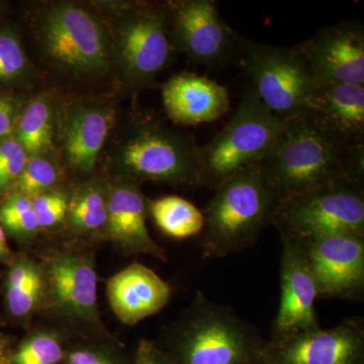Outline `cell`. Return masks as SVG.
<instances>
[{
  "mask_svg": "<svg viewBox=\"0 0 364 364\" xmlns=\"http://www.w3.org/2000/svg\"><path fill=\"white\" fill-rule=\"evenodd\" d=\"M363 138H344L305 112L286 119L259 168L282 202L337 182L363 186Z\"/></svg>",
  "mask_w": 364,
  "mask_h": 364,
  "instance_id": "obj_1",
  "label": "cell"
},
{
  "mask_svg": "<svg viewBox=\"0 0 364 364\" xmlns=\"http://www.w3.org/2000/svg\"><path fill=\"white\" fill-rule=\"evenodd\" d=\"M165 336L172 364H265L268 342L258 330L200 291Z\"/></svg>",
  "mask_w": 364,
  "mask_h": 364,
  "instance_id": "obj_2",
  "label": "cell"
},
{
  "mask_svg": "<svg viewBox=\"0 0 364 364\" xmlns=\"http://www.w3.org/2000/svg\"><path fill=\"white\" fill-rule=\"evenodd\" d=\"M280 200L258 166L242 170L215 189L203 215L200 244L205 257L241 252L273 225Z\"/></svg>",
  "mask_w": 364,
  "mask_h": 364,
  "instance_id": "obj_3",
  "label": "cell"
},
{
  "mask_svg": "<svg viewBox=\"0 0 364 364\" xmlns=\"http://www.w3.org/2000/svg\"><path fill=\"white\" fill-rule=\"evenodd\" d=\"M252 88L233 117L207 145L200 147V184L215 189L242 170L258 166L274 147L284 128Z\"/></svg>",
  "mask_w": 364,
  "mask_h": 364,
  "instance_id": "obj_4",
  "label": "cell"
},
{
  "mask_svg": "<svg viewBox=\"0 0 364 364\" xmlns=\"http://www.w3.org/2000/svg\"><path fill=\"white\" fill-rule=\"evenodd\" d=\"M39 261L46 279L43 312L83 336L111 337L98 309L95 253L83 247H52Z\"/></svg>",
  "mask_w": 364,
  "mask_h": 364,
  "instance_id": "obj_5",
  "label": "cell"
},
{
  "mask_svg": "<svg viewBox=\"0 0 364 364\" xmlns=\"http://www.w3.org/2000/svg\"><path fill=\"white\" fill-rule=\"evenodd\" d=\"M198 150L191 136L160 124H140L117 148L112 168L117 177L139 182L200 186Z\"/></svg>",
  "mask_w": 364,
  "mask_h": 364,
  "instance_id": "obj_6",
  "label": "cell"
},
{
  "mask_svg": "<svg viewBox=\"0 0 364 364\" xmlns=\"http://www.w3.org/2000/svg\"><path fill=\"white\" fill-rule=\"evenodd\" d=\"M273 225L280 237L296 242L336 234L364 237L363 188L337 182L282 200Z\"/></svg>",
  "mask_w": 364,
  "mask_h": 364,
  "instance_id": "obj_7",
  "label": "cell"
},
{
  "mask_svg": "<svg viewBox=\"0 0 364 364\" xmlns=\"http://www.w3.org/2000/svg\"><path fill=\"white\" fill-rule=\"evenodd\" d=\"M240 53L252 90L282 119L308 112L318 83L296 46L277 47L240 37Z\"/></svg>",
  "mask_w": 364,
  "mask_h": 364,
  "instance_id": "obj_8",
  "label": "cell"
},
{
  "mask_svg": "<svg viewBox=\"0 0 364 364\" xmlns=\"http://www.w3.org/2000/svg\"><path fill=\"white\" fill-rule=\"evenodd\" d=\"M39 33L48 56L71 73L100 74L111 65L112 44L104 23L83 7H50L41 16Z\"/></svg>",
  "mask_w": 364,
  "mask_h": 364,
  "instance_id": "obj_9",
  "label": "cell"
},
{
  "mask_svg": "<svg viewBox=\"0 0 364 364\" xmlns=\"http://www.w3.org/2000/svg\"><path fill=\"white\" fill-rule=\"evenodd\" d=\"M168 6L136 4L121 11L114 26L117 63L132 86H149L171 54Z\"/></svg>",
  "mask_w": 364,
  "mask_h": 364,
  "instance_id": "obj_10",
  "label": "cell"
},
{
  "mask_svg": "<svg viewBox=\"0 0 364 364\" xmlns=\"http://www.w3.org/2000/svg\"><path fill=\"white\" fill-rule=\"evenodd\" d=\"M176 45L205 66H219L240 52V37L222 20L214 0H183L167 4Z\"/></svg>",
  "mask_w": 364,
  "mask_h": 364,
  "instance_id": "obj_11",
  "label": "cell"
},
{
  "mask_svg": "<svg viewBox=\"0 0 364 364\" xmlns=\"http://www.w3.org/2000/svg\"><path fill=\"white\" fill-rule=\"evenodd\" d=\"M296 243L315 282L318 298L354 299L363 296L364 237L328 235Z\"/></svg>",
  "mask_w": 364,
  "mask_h": 364,
  "instance_id": "obj_12",
  "label": "cell"
},
{
  "mask_svg": "<svg viewBox=\"0 0 364 364\" xmlns=\"http://www.w3.org/2000/svg\"><path fill=\"white\" fill-rule=\"evenodd\" d=\"M296 48L318 85L364 86V32L358 21L328 26Z\"/></svg>",
  "mask_w": 364,
  "mask_h": 364,
  "instance_id": "obj_13",
  "label": "cell"
},
{
  "mask_svg": "<svg viewBox=\"0 0 364 364\" xmlns=\"http://www.w3.org/2000/svg\"><path fill=\"white\" fill-rule=\"evenodd\" d=\"M363 351V321L352 318L331 329L320 327L268 342L265 364H361Z\"/></svg>",
  "mask_w": 364,
  "mask_h": 364,
  "instance_id": "obj_14",
  "label": "cell"
},
{
  "mask_svg": "<svg viewBox=\"0 0 364 364\" xmlns=\"http://www.w3.org/2000/svg\"><path fill=\"white\" fill-rule=\"evenodd\" d=\"M280 239V301L273 321L272 343L320 328L315 309L317 289L301 248L291 239Z\"/></svg>",
  "mask_w": 364,
  "mask_h": 364,
  "instance_id": "obj_15",
  "label": "cell"
},
{
  "mask_svg": "<svg viewBox=\"0 0 364 364\" xmlns=\"http://www.w3.org/2000/svg\"><path fill=\"white\" fill-rule=\"evenodd\" d=\"M149 200L140 182L116 177L107 188V223L105 240L124 255H150L166 261L164 249L153 240L147 227Z\"/></svg>",
  "mask_w": 364,
  "mask_h": 364,
  "instance_id": "obj_16",
  "label": "cell"
},
{
  "mask_svg": "<svg viewBox=\"0 0 364 364\" xmlns=\"http://www.w3.org/2000/svg\"><path fill=\"white\" fill-rule=\"evenodd\" d=\"M172 289L154 270L133 262L107 280L112 312L124 325L134 326L156 315L171 298Z\"/></svg>",
  "mask_w": 364,
  "mask_h": 364,
  "instance_id": "obj_17",
  "label": "cell"
},
{
  "mask_svg": "<svg viewBox=\"0 0 364 364\" xmlns=\"http://www.w3.org/2000/svg\"><path fill=\"white\" fill-rule=\"evenodd\" d=\"M162 100L172 121L189 126L218 121L230 109L226 87L193 73L172 76L163 85Z\"/></svg>",
  "mask_w": 364,
  "mask_h": 364,
  "instance_id": "obj_18",
  "label": "cell"
},
{
  "mask_svg": "<svg viewBox=\"0 0 364 364\" xmlns=\"http://www.w3.org/2000/svg\"><path fill=\"white\" fill-rule=\"evenodd\" d=\"M112 112L105 105L73 107L64 123V152L69 168L76 176L86 177L95 168L112 124Z\"/></svg>",
  "mask_w": 364,
  "mask_h": 364,
  "instance_id": "obj_19",
  "label": "cell"
},
{
  "mask_svg": "<svg viewBox=\"0 0 364 364\" xmlns=\"http://www.w3.org/2000/svg\"><path fill=\"white\" fill-rule=\"evenodd\" d=\"M306 112L344 138H363L364 86L318 85Z\"/></svg>",
  "mask_w": 364,
  "mask_h": 364,
  "instance_id": "obj_20",
  "label": "cell"
},
{
  "mask_svg": "<svg viewBox=\"0 0 364 364\" xmlns=\"http://www.w3.org/2000/svg\"><path fill=\"white\" fill-rule=\"evenodd\" d=\"M4 298L9 315L18 322H28L36 314L43 312L46 279L39 260L25 253L16 254L7 268Z\"/></svg>",
  "mask_w": 364,
  "mask_h": 364,
  "instance_id": "obj_21",
  "label": "cell"
},
{
  "mask_svg": "<svg viewBox=\"0 0 364 364\" xmlns=\"http://www.w3.org/2000/svg\"><path fill=\"white\" fill-rule=\"evenodd\" d=\"M107 188L109 182L95 179L71 196L66 221L71 234L76 238L105 240Z\"/></svg>",
  "mask_w": 364,
  "mask_h": 364,
  "instance_id": "obj_22",
  "label": "cell"
},
{
  "mask_svg": "<svg viewBox=\"0 0 364 364\" xmlns=\"http://www.w3.org/2000/svg\"><path fill=\"white\" fill-rule=\"evenodd\" d=\"M55 114L49 98L39 97L21 109L13 136L28 156H41L52 149Z\"/></svg>",
  "mask_w": 364,
  "mask_h": 364,
  "instance_id": "obj_23",
  "label": "cell"
},
{
  "mask_svg": "<svg viewBox=\"0 0 364 364\" xmlns=\"http://www.w3.org/2000/svg\"><path fill=\"white\" fill-rule=\"evenodd\" d=\"M149 215L162 233L178 240L202 234L205 227L202 210L181 196L149 200Z\"/></svg>",
  "mask_w": 364,
  "mask_h": 364,
  "instance_id": "obj_24",
  "label": "cell"
},
{
  "mask_svg": "<svg viewBox=\"0 0 364 364\" xmlns=\"http://www.w3.org/2000/svg\"><path fill=\"white\" fill-rule=\"evenodd\" d=\"M66 349L61 332L52 328H39L21 340L13 352L11 364H61Z\"/></svg>",
  "mask_w": 364,
  "mask_h": 364,
  "instance_id": "obj_25",
  "label": "cell"
},
{
  "mask_svg": "<svg viewBox=\"0 0 364 364\" xmlns=\"http://www.w3.org/2000/svg\"><path fill=\"white\" fill-rule=\"evenodd\" d=\"M0 226L6 235L21 244L32 242L41 230L32 198L11 193L0 202Z\"/></svg>",
  "mask_w": 364,
  "mask_h": 364,
  "instance_id": "obj_26",
  "label": "cell"
},
{
  "mask_svg": "<svg viewBox=\"0 0 364 364\" xmlns=\"http://www.w3.org/2000/svg\"><path fill=\"white\" fill-rule=\"evenodd\" d=\"M61 364H131L112 337L86 338L67 346Z\"/></svg>",
  "mask_w": 364,
  "mask_h": 364,
  "instance_id": "obj_27",
  "label": "cell"
},
{
  "mask_svg": "<svg viewBox=\"0 0 364 364\" xmlns=\"http://www.w3.org/2000/svg\"><path fill=\"white\" fill-rule=\"evenodd\" d=\"M30 70L18 33L9 26L0 28V85L20 82Z\"/></svg>",
  "mask_w": 364,
  "mask_h": 364,
  "instance_id": "obj_28",
  "label": "cell"
},
{
  "mask_svg": "<svg viewBox=\"0 0 364 364\" xmlns=\"http://www.w3.org/2000/svg\"><path fill=\"white\" fill-rule=\"evenodd\" d=\"M59 177V170L51 160L46 159L43 155L31 156L9 193H21L33 198L55 189Z\"/></svg>",
  "mask_w": 364,
  "mask_h": 364,
  "instance_id": "obj_29",
  "label": "cell"
},
{
  "mask_svg": "<svg viewBox=\"0 0 364 364\" xmlns=\"http://www.w3.org/2000/svg\"><path fill=\"white\" fill-rule=\"evenodd\" d=\"M31 198L41 231L58 227L66 221L70 193L55 188Z\"/></svg>",
  "mask_w": 364,
  "mask_h": 364,
  "instance_id": "obj_30",
  "label": "cell"
},
{
  "mask_svg": "<svg viewBox=\"0 0 364 364\" xmlns=\"http://www.w3.org/2000/svg\"><path fill=\"white\" fill-rule=\"evenodd\" d=\"M30 156L13 136L0 141V196L9 195Z\"/></svg>",
  "mask_w": 364,
  "mask_h": 364,
  "instance_id": "obj_31",
  "label": "cell"
},
{
  "mask_svg": "<svg viewBox=\"0 0 364 364\" xmlns=\"http://www.w3.org/2000/svg\"><path fill=\"white\" fill-rule=\"evenodd\" d=\"M23 109V102L13 95L0 93V141L13 135Z\"/></svg>",
  "mask_w": 364,
  "mask_h": 364,
  "instance_id": "obj_32",
  "label": "cell"
},
{
  "mask_svg": "<svg viewBox=\"0 0 364 364\" xmlns=\"http://www.w3.org/2000/svg\"><path fill=\"white\" fill-rule=\"evenodd\" d=\"M131 364H172L168 356L154 342L141 339Z\"/></svg>",
  "mask_w": 364,
  "mask_h": 364,
  "instance_id": "obj_33",
  "label": "cell"
},
{
  "mask_svg": "<svg viewBox=\"0 0 364 364\" xmlns=\"http://www.w3.org/2000/svg\"><path fill=\"white\" fill-rule=\"evenodd\" d=\"M16 255V253H14V251L11 250L9 243H7L6 232H4V230L0 226V263L9 267V265L13 262Z\"/></svg>",
  "mask_w": 364,
  "mask_h": 364,
  "instance_id": "obj_34",
  "label": "cell"
},
{
  "mask_svg": "<svg viewBox=\"0 0 364 364\" xmlns=\"http://www.w3.org/2000/svg\"><path fill=\"white\" fill-rule=\"evenodd\" d=\"M13 352L11 340L4 333L0 332V364H11Z\"/></svg>",
  "mask_w": 364,
  "mask_h": 364,
  "instance_id": "obj_35",
  "label": "cell"
}]
</instances>
